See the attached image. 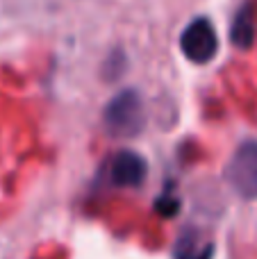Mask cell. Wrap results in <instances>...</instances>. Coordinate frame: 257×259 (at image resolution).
<instances>
[{
    "label": "cell",
    "instance_id": "1",
    "mask_svg": "<svg viewBox=\"0 0 257 259\" xmlns=\"http://www.w3.org/2000/svg\"><path fill=\"white\" fill-rule=\"evenodd\" d=\"M105 123L107 130L116 137H132L144 125V112H141V98L137 91H121L116 98L109 100L105 109Z\"/></svg>",
    "mask_w": 257,
    "mask_h": 259
},
{
    "label": "cell",
    "instance_id": "2",
    "mask_svg": "<svg viewBox=\"0 0 257 259\" xmlns=\"http://www.w3.org/2000/svg\"><path fill=\"white\" fill-rule=\"evenodd\" d=\"M226 178L241 198H257V141H246L237 148L226 168Z\"/></svg>",
    "mask_w": 257,
    "mask_h": 259
},
{
    "label": "cell",
    "instance_id": "3",
    "mask_svg": "<svg viewBox=\"0 0 257 259\" xmlns=\"http://www.w3.org/2000/svg\"><path fill=\"white\" fill-rule=\"evenodd\" d=\"M180 48L182 55L194 64L212 62L219 53V36L214 25L203 16L191 21L180 36Z\"/></svg>",
    "mask_w": 257,
    "mask_h": 259
},
{
    "label": "cell",
    "instance_id": "4",
    "mask_svg": "<svg viewBox=\"0 0 257 259\" xmlns=\"http://www.w3.org/2000/svg\"><path fill=\"white\" fill-rule=\"evenodd\" d=\"M146 178V161L132 150H121L109 161V182L114 187H139Z\"/></svg>",
    "mask_w": 257,
    "mask_h": 259
},
{
    "label": "cell",
    "instance_id": "5",
    "mask_svg": "<svg viewBox=\"0 0 257 259\" xmlns=\"http://www.w3.org/2000/svg\"><path fill=\"white\" fill-rule=\"evenodd\" d=\"M212 241H205L198 230H185L178 239L173 255L176 259H212Z\"/></svg>",
    "mask_w": 257,
    "mask_h": 259
},
{
    "label": "cell",
    "instance_id": "6",
    "mask_svg": "<svg viewBox=\"0 0 257 259\" xmlns=\"http://www.w3.org/2000/svg\"><path fill=\"white\" fill-rule=\"evenodd\" d=\"M232 41L239 48H250L255 41V7L253 3L241 5V9L237 12L235 23H232Z\"/></svg>",
    "mask_w": 257,
    "mask_h": 259
}]
</instances>
